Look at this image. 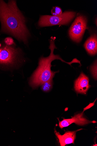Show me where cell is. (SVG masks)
Here are the masks:
<instances>
[{
  "instance_id": "cell-11",
  "label": "cell",
  "mask_w": 97,
  "mask_h": 146,
  "mask_svg": "<svg viewBox=\"0 0 97 146\" xmlns=\"http://www.w3.org/2000/svg\"><path fill=\"white\" fill-rule=\"evenodd\" d=\"M51 13L53 16H58L62 14V11L60 8L56 7L53 8L51 10Z\"/></svg>"
},
{
  "instance_id": "cell-8",
  "label": "cell",
  "mask_w": 97,
  "mask_h": 146,
  "mask_svg": "<svg viewBox=\"0 0 97 146\" xmlns=\"http://www.w3.org/2000/svg\"><path fill=\"white\" fill-rule=\"evenodd\" d=\"M82 129H80L73 131H67L63 135H61L55 129V133L59 139L61 146H64L67 144L74 143L77 132Z\"/></svg>"
},
{
  "instance_id": "cell-12",
  "label": "cell",
  "mask_w": 97,
  "mask_h": 146,
  "mask_svg": "<svg viewBox=\"0 0 97 146\" xmlns=\"http://www.w3.org/2000/svg\"><path fill=\"white\" fill-rule=\"evenodd\" d=\"M91 71L94 78L97 79V62L95 63L91 69Z\"/></svg>"
},
{
  "instance_id": "cell-9",
  "label": "cell",
  "mask_w": 97,
  "mask_h": 146,
  "mask_svg": "<svg viewBox=\"0 0 97 146\" xmlns=\"http://www.w3.org/2000/svg\"><path fill=\"white\" fill-rule=\"evenodd\" d=\"M84 46L89 54L91 55H96L97 51L96 35L95 34L92 35L87 40Z\"/></svg>"
},
{
  "instance_id": "cell-10",
  "label": "cell",
  "mask_w": 97,
  "mask_h": 146,
  "mask_svg": "<svg viewBox=\"0 0 97 146\" xmlns=\"http://www.w3.org/2000/svg\"><path fill=\"white\" fill-rule=\"evenodd\" d=\"M41 89L45 92H48L52 87V80H51L41 85Z\"/></svg>"
},
{
  "instance_id": "cell-2",
  "label": "cell",
  "mask_w": 97,
  "mask_h": 146,
  "mask_svg": "<svg viewBox=\"0 0 97 146\" xmlns=\"http://www.w3.org/2000/svg\"><path fill=\"white\" fill-rule=\"evenodd\" d=\"M54 40V38H51L50 40L49 46L51 50L50 55L47 58H41L38 67L30 80V85L33 88H36L44 83L52 80L55 74L58 72L52 71L51 70V62L54 60H60L71 65L72 63H75L81 64L80 61L76 58L74 59L70 62H67L64 60L59 55H55L54 51L56 47L55 44Z\"/></svg>"
},
{
  "instance_id": "cell-4",
  "label": "cell",
  "mask_w": 97,
  "mask_h": 146,
  "mask_svg": "<svg viewBox=\"0 0 97 146\" xmlns=\"http://www.w3.org/2000/svg\"><path fill=\"white\" fill-rule=\"evenodd\" d=\"M19 49L7 45L0 46V64L13 66L20 62Z\"/></svg>"
},
{
  "instance_id": "cell-14",
  "label": "cell",
  "mask_w": 97,
  "mask_h": 146,
  "mask_svg": "<svg viewBox=\"0 0 97 146\" xmlns=\"http://www.w3.org/2000/svg\"><path fill=\"white\" fill-rule=\"evenodd\" d=\"M96 100L94 101L93 103H90L86 108H85L84 109V111H83L84 112V111L87 110L88 109H90V108H91L94 105V103L96 101Z\"/></svg>"
},
{
  "instance_id": "cell-1",
  "label": "cell",
  "mask_w": 97,
  "mask_h": 146,
  "mask_svg": "<svg viewBox=\"0 0 97 146\" xmlns=\"http://www.w3.org/2000/svg\"><path fill=\"white\" fill-rule=\"evenodd\" d=\"M0 20L3 31L25 44L27 43L29 31L26 25L25 18L18 7L16 1H10L6 3L0 1Z\"/></svg>"
},
{
  "instance_id": "cell-13",
  "label": "cell",
  "mask_w": 97,
  "mask_h": 146,
  "mask_svg": "<svg viewBox=\"0 0 97 146\" xmlns=\"http://www.w3.org/2000/svg\"><path fill=\"white\" fill-rule=\"evenodd\" d=\"M5 42L6 45L12 46L14 45L15 42L13 39L10 37H8L5 38Z\"/></svg>"
},
{
  "instance_id": "cell-7",
  "label": "cell",
  "mask_w": 97,
  "mask_h": 146,
  "mask_svg": "<svg viewBox=\"0 0 97 146\" xmlns=\"http://www.w3.org/2000/svg\"><path fill=\"white\" fill-rule=\"evenodd\" d=\"M88 76L81 73L75 82V88L78 93L86 94L90 87Z\"/></svg>"
},
{
  "instance_id": "cell-5",
  "label": "cell",
  "mask_w": 97,
  "mask_h": 146,
  "mask_svg": "<svg viewBox=\"0 0 97 146\" xmlns=\"http://www.w3.org/2000/svg\"><path fill=\"white\" fill-rule=\"evenodd\" d=\"M87 20L86 17L78 16L72 25L69 31V35L73 40L79 43L87 29Z\"/></svg>"
},
{
  "instance_id": "cell-3",
  "label": "cell",
  "mask_w": 97,
  "mask_h": 146,
  "mask_svg": "<svg viewBox=\"0 0 97 146\" xmlns=\"http://www.w3.org/2000/svg\"><path fill=\"white\" fill-rule=\"evenodd\" d=\"M76 13L67 11L58 16L49 15L42 16L38 22L40 27L57 25H67L70 23L75 17Z\"/></svg>"
},
{
  "instance_id": "cell-6",
  "label": "cell",
  "mask_w": 97,
  "mask_h": 146,
  "mask_svg": "<svg viewBox=\"0 0 97 146\" xmlns=\"http://www.w3.org/2000/svg\"><path fill=\"white\" fill-rule=\"evenodd\" d=\"M59 121V126L62 129L73 123L82 126L90 123H96L95 121H90L87 120L83 116V112L75 115L71 119H64L61 121Z\"/></svg>"
}]
</instances>
